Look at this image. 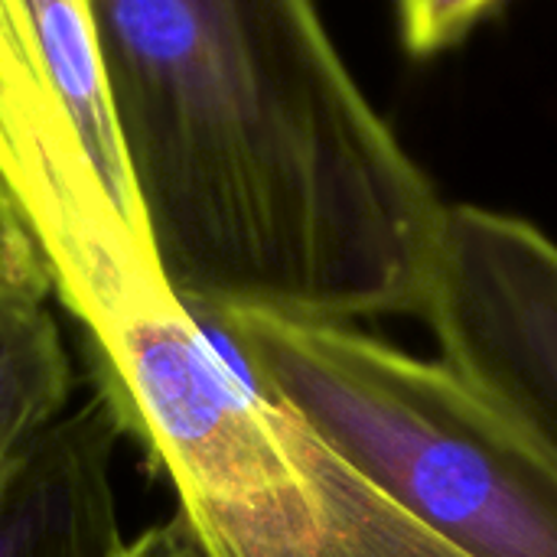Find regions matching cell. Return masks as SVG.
<instances>
[{
  "instance_id": "obj_1",
  "label": "cell",
  "mask_w": 557,
  "mask_h": 557,
  "mask_svg": "<svg viewBox=\"0 0 557 557\" xmlns=\"http://www.w3.org/2000/svg\"><path fill=\"white\" fill-rule=\"evenodd\" d=\"M153 258L196 313H421L447 206L313 0H91Z\"/></svg>"
},
{
  "instance_id": "obj_2",
  "label": "cell",
  "mask_w": 557,
  "mask_h": 557,
  "mask_svg": "<svg viewBox=\"0 0 557 557\" xmlns=\"http://www.w3.org/2000/svg\"><path fill=\"white\" fill-rule=\"evenodd\" d=\"M199 320L268 398L457 555L557 557V457L447 359H414L333 320Z\"/></svg>"
},
{
  "instance_id": "obj_3",
  "label": "cell",
  "mask_w": 557,
  "mask_h": 557,
  "mask_svg": "<svg viewBox=\"0 0 557 557\" xmlns=\"http://www.w3.org/2000/svg\"><path fill=\"white\" fill-rule=\"evenodd\" d=\"M0 186L49 268L52 294L153 255L91 0H0Z\"/></svg>"
},
{
  "instance_id": "obj_4",
  "label": "cell",
  "mask_w": 557,
  "mask_h": 557,
  "mask_svg": "<svg viewBox=\"0 0 557 557\" xmlns=\"http://www.w3.org/2000/svg\"><path fill=\"white\" fill-rule=\"evenodd\" d=\"M428 317L444 359L557 457V245L535 225L447 206Z\"/></svg>"
},
{
  "instance_id": "obj_5",
  "label": "cell",
  "mask_w": 557,
  "mask_h": 557,
  "mask_svg": "<svg viewBox=\"0 0 557 557\" xmlns=\"http://www.w3.org/2000/svg\"><path fill=\"white\" fill-rule=\"evenodd\" d=\"M121 418L98 388L72 405L0 486V557H121Z\"/></svg>"
},
{
  "instance_id": "obj_6",
  "label": "cell",
  "mask_w": 557,
  "mask_h": 557,
  "mask_svg": "<svg viewBox=\"0 0 557 557\" xmlns=\"http://www.w3.org/2000/svg\"><path fill=\"white\" fill-rule=\"evenodd\" d=\"M72 398L75 369L49 304L0 310V486Z\"/></svg>"
},
{
  "instance_id": "obj_7",
  "label": "cell",
  "mask_w": 557,
  "mask_h": 557,
  "mask_svg": "<svg viewBox=\"0 0 557 557\" xmlns=\"http://www.w3.org/2000/svg\"><path fill=\"white\" fill-rule=\"evenodd\" d=\"M506 0H398V29L411 55L431 59L463 42Z\"/></svg>"
},
{
  "instance_id": "obj_8",
  "label": "cell",
  "mask_w": 557,
  "mask_h": 557,
  "mask_svg": "<svg viewBox=\"0 0 557 557\" xmlns=\"http://www.w3.org/2000/svg\"><path fill=\"white\" fill-rule=\"evenodd\" d=\"M52 297L49 268L20 212L0 186V310L46 307Z\"/></svg>"
},
{
  "instance_id": "obj_9",
  "label": "cell",
  "mask_w": 557,
  "mask_h": 557,
  "mask_svg": "<svg viewBox=\"0 0 557 557\" xmlns=\"http://www.w3.org/2000/svg\"><path fill=\"white\" fill-rule=\"evenodd\" d=\"M121 557H206V552L196 542L186 519L176 512V516L144 529L137 539H131Z\"/></svg>"
}]
</instances>
